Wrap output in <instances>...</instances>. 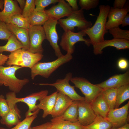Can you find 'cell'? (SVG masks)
Instances as JSON below:
<instances>
[{"label": "cell", "instance_id": "cell-47", "mask_svg": "<svg viewBox=\"0 0 129 129\" xmlns=\"http://www.w3.org/2000/svg\"><path fill=\"white\" fill-rule=\"evenodd\" d=\"M4 0H0V9L2 11L4 9Z\"/></svg>", "mask_w": 129, "mask_h": 129}, {"label": "cell", "instance_id": "cell-41", "mask_svg": "<svg viewBox=\"0 0 129 129\" xmlns=\"http://www.w3.org/2000/svg\"><path fill=\"white\" fill-rule=\"evenodd\" d=\"M51 125L50 121L38 125L31 127L29 129H48Z\"/></svg>", "mask_w": 129, "mask_h": 129}, {"label": "cell", "instance_id": "cell-16", "mask_svg": "<svg viewBox=\"0 0 129 129\" xmlns=\"http://www.w3.org/2000/svg\"><path fill=\"white\" fill-rule=\"evenodd\" d=\"M129 84V71L123 74H117L105 81L96 84L102 90L110 88H117Z\"/></svg>", "mask_w": 129, "mask_h": 129}, {"label": "cell", "instance_id": "cell-13", "mask_svg": "<svg viewBox=\"0 0 129 129\" xmlns=\"http://www.w3.org/2000/svg\"><path fill=\"white\" fill-rule=\"evenodd\" d=\"M78 122L83 126L90 124L97 116L90 103L85 100L78 101Z\"/></svg>", "mask_w": 129, "mask_h": 129}, {"label": "cell", "instance_id": "cell-7", "mask_svg": "<svg viewBox=\"0 0 129 129\" xmlns=\"http://www.w3.org/2000/svg\"><path fill=\"white\" fill-rule=\"evenodd\" d=\"M72 73H67L63 79H58L53 83H40L36 84L40 85L49 86L56 88L58 92H61L67 96L73 101L85 100L84 97L79 95L76 91L75 86L71 85L69 81L72 77Z\"/></svg>", "mask_w": 129, "mask_h": 129}, {"label": "cell", "instance_id": "cell-28", "mask_svg": "<svg viewBox=\"0 0 129 129\" xmlns=\"http://www.w3.org/2000/svg\"><path fill=\"white\" fill-rule=\"evenodd\" d=\"M8 40L5 45L0 46V53L5 51L11 53L23 48L22 44L13 34Z\"/></svg>", "mask_w": 129, "mask_h": 129}, {"label": "cell", "instance_id": "cell-27", "mask_svg": "<svg viewBox=\"0 0 129 129\" xmlns=\"http://www.w3.org/2000/svg\"><path fill=\"white\" fill-rule=\"evenodd\" d=\"M112 124L106 118L97 115L94 120L90 124L83 126L82 129H110Z\"/></svg>", "mask_w": 129, "mask_h": 129}, {"label": "cell", "instance_id": "cell-2", "mask_svg": "<svg viewBox=\"0 0 129 129\" xmlns=\"http://www.w3.org/2000/svg\"><path fill=\"white\" fill-rule=\"evenodd\" d=\"M48 92V90H43L31 94L25 97L19 98L16 97V93L11 91L6 94V99L10 109L18 102L26 104L28 107V109L26 113L25 116L26 117H28L38 114L40 110L37 108V102L47 95Z\"/></svg>", "mask_w": 129, "mask_h": 129}, {"label": "cell", "instance_id": "cell-26", "mask_svg": "<svg viewBox=\"0 0 129 129\" xmlns=\"http://www.w3.org/2000/svg\"><path fill=\"white\" fill-rule=\"evenodd\" d=\"M50 19L49 16L44 11H34L27 19L31 27L35 26H42Z\"/></svg>", "mask_w": 129, "mask_h": 129}, {"label": "cell", "instance_id": "cell-9", "mask_svg": "<svg viewBox=\"0 0 129 129\" xmlns=\"http://www.w3.org/2000/svg\"><path fill=\"white\" fill-rule=\"evenodd\" d=\"M75 87L79 88L84 95L85 101L91 103L102 92V90L86 79L81 77H72L70 81Z\"/></svg>", "mask_w": 129, "mask_h": 129}, {"label": "cell", "instance_id": "cell-46", "mask_svg": "<svg viewBox=\"0 0 129 129\" xmlns=\"http://www.w3.org/2000/svg\"><path fill=\"white\" fill-rule=\"evenodd\" d=\"M110 129H129V124L127 123L122 126L118 128L112 127Z\"/></svg>", "mask_w": 129, "mask_h": 129}, {"label": "cell", "instance_id": "cell-39", "mask_svg": "<svg viewBox=\"0 0 129 129\" xmlns=\"http://www.w3.org/2000/svg\"><path fill=\"white\" fill-rule=\"evenodd\" d=\"M128 61L124 58L120 59L117 63L118 68L122 70H124L127 69L128 66Z\"/></svg>", "mask_w": 129, "mask_h": 129}, {"label": "cell", "instance_id": "cell-34", "mask_svg": "<svg viewBox=\"0 0 129 129\" xmlns=\"http://www.w3.org/2000/svg\"><path fill=\"white\" fill-rule=\"evenodd\" d=\"M35 8V0H26L25 6L22 11V16L27 19L34 11Z\"/></svg>", "mask_w": 129, "mask_h": 129}, {"label": "cell", "instance_id": "cell-32", "mask_svg": "<svg viewBox=\"0 0 129 129\" xmlns=\"http://www.w3.org/2000/svg\"><path fill=\"white\" fill-rule=\"evenodd\" d=\"M37 115L35 114L26 117L23 120L12 128L7 129L0 127V129H29L33 122L37 117Z\"/></svg>", "mask_w": 129, "mask_h": 129}, {"label": "cell", "instance_id": "cell-18", "mask_svg": "<svg viewBox=\"0 0 129 129\" xmlns=\"http://www.w3.org/2000/svg\"><path fill=\"white\" fill-rule=\"evenodd\" d=\"M73 101L66 95L58 92L55 104L51 115L52 117L54 118L61 115L72 104Z\"/></svg>", "mask_w": 129, "mask_h": 129}, {"label": "cell", "instance_id": "cell-6", "mask_svg": "<svg viewBox=\"0 0 129 129\" xmlns=\"http://www.w3.org/2000/svg\"><path fill=\"white\" fill-rule=\"evenodd\" d=\"M58 24L64 31L73 32L75 27L82 31L92 26V23L87 20L85 17L84 11L81 9L74 11L71 14L65 19H61L58 21Z\"/></svg>", "mask_w": 129, "mask_h": 129}, {"label": "cell", "instance_id": "cell-45", "mask_svg": "<svg viewBox=\"0 0 129 129\" xmlns=\"http://www.w3.org/2000/svg\"><path fill=\"white\" fill-rule=\"evenodd\" d=\"M17 3H18L20 6V8L22 11L23 10L26 4V0H16Z\"/></svg>", "mask_w": 129, "mask_h": 129}, {"label": "cell", "instance_id": "cell-44", "mask_svg": "<svg viewBox=\"0 0 129 129\" xmlns=\"http://www.w3.org/2000/svg\"><path fill=\"white\" fill-rule=\"evenodd\" d=\"M121 25L122 27H124L129 25V14H127L124 17Z\"/></svg>", "mask_w": 129, "mask_h": 129}, {"label": "cell", "instance_id": "cell-29", "mask_svg": "<svg viewBox=\"0 0 129 129\" xmlns=\"http://www.w3.org/2000/svg\"><path fill=\"white\" fill-rule=\"evenodd\" d=\"M6 24H10L28 30L31 26L27 19L23 17L21 14H17L11 16L3 22Z\"/></svg>", "mask_w": 129, "mask_h": 129}, {"label": "cell", "instance_id": "cell-24", "mask_svg": "<svg viewBox=\"0 0 129 129\" xmlns=\"http://www.w3.org/2000/svg\"><path fill=\"white\" fill-rule=\"evenodd\" d=\"M78 101H73L72 104L61 115L53 118L73 122H78Z\"/></svg>", "mask_w": 129, "mask_h": 129}, {"label": "cell", "instance_id": "cell-19", "mask_svg": "<svg viewBox=\"0 0 129 129\" xmlns=\"http://www.w3.org/2000/svg\"><path fill=\"white\" fill-rule=\"evenodd\" d=\"M6 25L9 30L22 44L23 48L22 49L28 50L30 44L28 30L11 24Z\"/></svg>", "mask_w": 129, "mask_h": 129}, {"label": "cell", "instance_id": "cell-33", "mask_svg": "<svg viewBox=\"0 0 129 129\" xmlns=\"http://www.w3.org/2000/svg\"><path fill=\"white\" fill-rule=\"evenodd\" d=\"M108 32L112 35L114 38L129 40V30H123L118 27L110 29Z\"/></svg>", "mask_w": 129, "mask_h": 129}, {"label": "cell", "instance_id": "cell-17", "mask_svg": "<svg viewBox=\"0 0 129 129\" xmlns=\"http://www.w3.org/2000/svg\"><path fill=\"white\" fill-rule=\"evenodd\" d=\"M93 46V53L97 55L102 54V50L108 46L115 47L118 50L129 49V40L114 38L111 40H104Z\"/></svg>", "mask_w": 129, "mask_h": 129}, {"label": "cell", "instance_id": "cell-22", "mask_svg": "<svg viewBox=\"0 0 129 129\" xmlns=\"http://www.w3.org/2000/svg\"><path fill=\"white\" fill-rule=\"evenodd\" d=\"M16 105L10 108L8 113L0 120L2 124L5 125L9 128L16 126L21 121L20 111Z\"/></svg>", "mask_w": 129, "mask_h": 129}, {"label": "cell", "instance_id": "cell-14", "mask_svg": "<svg viewBox=\"0 0 129 129\" xmlns=\"http://www.w3.org/2000/svg\"><path fill=\"white\" fill-rule=\"evenodd\" d=\"M74 11L68 4L64 0H59L57 5L45 10L50 19L57 21L63 17L69 16Z\"/></svg>", "mask_w": 129, "mask_h": 129}, {"label": "cell", "instance_id": "cell-3", "mask_svg": "<svg viewBox=\"0 0 129 129\" xmlns=\"http://www.w3.org/2000/svg\"><path fill=\"white\" fill-rule=\"evenodd\" d=\"M23 67L16 65L7 67L0 66V86L4 85L7 86L11 91L16 93L19 92L29 82L28 79H21L16 76V72Z\"/></svg>", "mask_w": 129, "mask_h": 129}, {"label": "cell", "instance_id": "cell-15", "mask_svg": "<svg viewBox=\"0 0 129 129\" xmlns=\"http://www.w3.org/2000/svg\"><path fill=\"white\" fill-rule=\"evenodd\" d=\"M129 11L128 7L122 9L114 8L111 7L108 14V20L105 26L106 30L119 27L121 25L123 20Z\"/></svg>", "mask_w": 129, "mask_h": 129}, {"label": "cell", "instance_id": "cell-11", "mask_svg": "<svg viewBox=\"0 0 129 129\" xmlns=\"http://www.w3.org/2000/svg\"><path fill=\"white\" fill-rule=\"evenodd\" d=\"M57 21L50 19L46 22L43 26L45 33L46 39L49 42L54 51L55 56L59 58L64 55L62 53L58 44L59 38L56 30Z\"/></svg>", "mask_w": 129, "mask_h": 129}, {"label": "cell", "instance_id": "cell-42", "mask_svg": "<svg viewBox=\"0 0 129 129\" xmlns=\"http://www.w3.org/2000/svg\"><path fill=\"white\" fill-rule=\"evenodd\" d=\"M70 6L74 11L79 10V8L77 4V0H66Z\"/></svg>", "mask_w": 129, "mask_h": 129}, {"label": "cell", "instance_id": "cell-38", "mask_svg": "<svg viewBox=\"0 0 129 129\" xmlns=\"http://www.w3.org/2000/svg\"><path fill=\"white\" fill-rule=\"evenodd\" d=\"M12 34L8 28L6 24L0 21V39L8 40Z\"/></svg>", "mask_w": 129, "mask_h": 129}, {"label": "cell", "instance_id": "cell-43", "mask_svg": "<svg viewBox=\"0 0 129 129\" xmlns=\"http://www.w3.org/2000/svg\"><path fill=\"white\" fill-rule=\"evenodd\" d=\"M8 58V56L0 53V66L4 65L7 61Z\"/></svg>", "mask_w": 129, "mask_h": 129}, {"label": "cell", "instance_id": "cell-30", "mask_svg": "<svg viewBox=\"0 0 129 129\" xmlns=\"http://www.w3.org/2000/svg\"><path fill=\"white\" fill-rule=\"evenodd\" d=\"M117 89L110 88L103 90L102 94L110 109L115 108L117 99Z\"/></svg>", "mask_w": 129, "mask_h": 129}, {"label": "cell", "instance_id": "cell-35", "mask_svg": "<svg viewBox=\"0 0 129 129\" xmlns=\"http://www.w3.org/2000/svg\"><path fill=\"white\" fill-rule=\"evenodd\" d=\"M59 0H35V11H43L44 8L48 5L52 4H55Z\"/></svg>", "mask_w": 129, "mask_h": 129}, {"label": "cell", "instance_id": "cell-23", "mask_svg": "<svg viewBox=\"0 0 129 129\" xmlns=\"http://www.w3.org/2000/svg\"><path fill=\"white\" fill-rule=\"evenodd\" d=\"M91 107L96 115L106 118L110 109L102 93L91 103Z\"/></svg>", "mask_w": 129, "mask_h": 129}, {"label": "cell", "instance_id": "cell-40", "mask_svg": "<svg viewBox=\"0 0 129 129\" xmlns=\"http://www.w3.org/2000/svg\"><path fill=\"white\" fill-rule=\"evenodd\" d=\"M126 2V0H115L113 7L118 9H122L124 8Z\"/></svg>", "mask_w": 129, "mask_h": 129}, {"label": "cell", "instance_id": "cell-10", "mask_svg": "<svg viewBox=\"0 0 129 129\" xmlns=\"http://www.w3.org/2000/svg\"><path fill=\"white\" fill-rule=\"evenodd\" d=\"M30 40L29 52L33 53L42 54L44 50L42 43L46 37L44 29L42 26L31 27L28 29Z\"/></svg>", "mask_w": 129, "mask_h": 129}, {"label": "cell", "instance_id": "cell-4", "mask_svg": "<svg viewBox=\"0 0 129 129\" xmlns=\"http://www.w3.org/2000/svg\"><path fill=\"white\" fill-rule=\"evenodd\" d=\"M6 63L8 66L16 65L31 69L43 58L42 54L33 53L28 50L19 49L11 53Z\"/></svg>", "mask_w": 129, "mask_h": 129}, {"label": "cell", "instance_id": "cell-25", "mask_svg": "<svg viewBox=\"0 0 129 129\" xmlns=\"http://www.w3.org/2000/svg\"><path fill=\"white\" fill-rule=\"evenodd\" d=\"M50 122L51 126L48 129H82L83 126L78 122H73L53 118L51 119Z\"/></svg>", "mask_w": 129, "mask_h": 129}, {"label": "cell", "instance_id": "cell-21", "mask_svg": "<svg viewBox=\"0 0 129 129\" xmlns=\"http://www.w3.org/2000/svg\"><path fill=\"white\" fill-rule=\"evenodd\" d=\"M22 11L16 0H4V9L0 11V21L3 22L11 16L22 14Z\"/></svg>", "mask_w": 129, "mask_h": 129}, {"label": "cell", "instance_id": "cell-36", "mask_svg": "<svg viewBox=\"0 0 129 129\" xmlns=\"http://www.w3.org/2000/svg\"><path fill=\"white\" fill-rule=\"evenodd\" d=\"M99 2V0H80L79 4L81 10H89L97 7Z\"/></svg>", "mask_w": 129, "mask_h": 129}, {"label": "cell", "instance_id": "cell-5", "mask_svg": "<svg viewBox=\"0 0 129 129\" xmlns=\"http://www.w3.org/2000/svg\"><path fill=\"white\" fill-rule=\"evenodd\" d=\"M73 58L72 54L68 53L49 62H38L31 69V77L33 80L37 75L48 78L59 67L70 61Z\"/></svg>", "mask_w": 129, "mask_h": 129}, {"label": "cell", "instance_id": "cell-37", "mask_svg": "<svg viewBox=\"0 0 129 129\" xmlns=\"http://www.w3.org/2000/svg\"><path fill=\"white\" fill-rule=\"evenodd\" d=\"M10 108L4 96L0 95V117L1 118L5 116L9 112Z\"/></svg>", "mask_w": 129, "mask_h": 129}, {"label": "cell", "instance_id": "cell-20", "mask_svg": "<svg viewBox=\"0 0 129 129\" xmlns=\"http://www.w3.org/2000/svg\"><path fill=\"white\" fill-rule=\"evenodd\" d=\"M57 91L51 94L47 95L40 100L39 103L37 105L38 109L43 111L42 117L43 118L51 115L55 104L57 94Z\"/></svg>", "mask_w": 129, "mask_h": 129}, {"label": "cell", "instance_id": "cell-12", "mask_svg": "<svg viewBox=\"0 0 129 129\" xmlns=\"http://www.w3.org/2000/svg\"><path fill=\"white\" fill-rule=\"evenodd\" d=\"M129 102L120 108L110 109L106 119L113 127L118 128L128 123Z\"/></svg>", "mask_w": 129, "mask_h": 129}, {"label": "cell", "instance_id": "cell-31", "mask_svg": "<svg viewBox=\"0 0 129 129\" xmlns=\"http://www.w3.org/2000/svg\"><path fill=\"white\" fill-rule=\"evenodd\" d=\"M129 98V84L117 89V99L115 108H118L124 102Z\"/></svg>", "mask_w": 129, "mask_h": 129}, {"label": "cell", "instance_id": "cell-1", "mask_svg": "<svg viewBox=\"0 0 129 129\" xmlns=\"http://www.w3.org/2000/svg\"><path fill=\"white\" fill-rule=\"evenodd\" d=\"M110 7L108 5H100L99 7V14L94 25L82 30L89 37L91 44L93 46L104 41V35L108 32L105 26Z\"/></svg>", "mask_w": 129, "mask_h": 129}, {"label": "cell", "instance_id": "cell-8", "mask_svg": "<svg viewBox=\"0 0 129 129\" xmlns=\"http://www.w3.org/2000/svg\"><path fill=\"white\" fill-rule=\"evenodd\" d=\"M86 34L82 31H80L77 32L70 31H64L61 37L59 43L62 49L66 51L67 53L72 54L74 52L75 44L77 42H83L87 46L91 44L90 39L84 38Z\"/></svg>", "mask_w": 129, "mask_h": 129}]
</instances>
